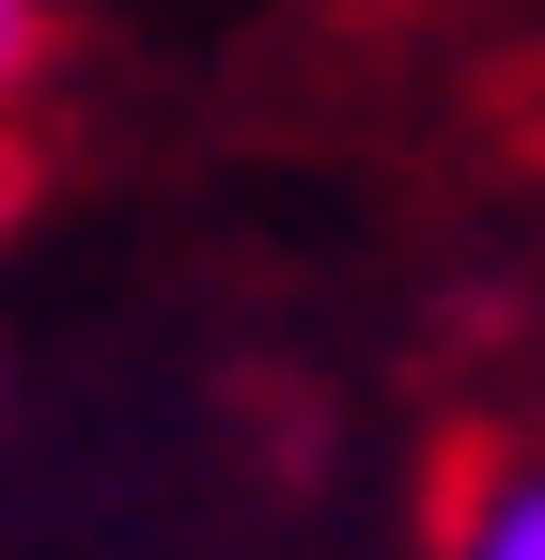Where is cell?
Returning a JSON list of instances; mask_svg holds the SVG:
<instances>
[{
  "instance_id": "1",
  "label": "cell",
  "mask_w": 545,
  "mask_h": 560,
  "mask_svg": "<svg viewBox=\"0 0 545 560\" xmlns=\"http://www.w3.org/2000/svg\"><path fill=\"white\" fill-rule=\"evenodd\" d=\"M452 560H545V467L484 482V499H467V529H452Z\"/></svg>"
},
{
  "instance_id": "2",
  "label": "cell",
  "mask_w": 545,
  "mask_h": 560,
  "mask_svg": "<svg viewBox=\"0 0 545 560\" xmlns=\"http://www.w3.org/2000/svg\"><path fill=\"white\" fill-rule=\"evenodd\" d=\"M32 62H47V0H0V94H32Z\"/></svg>"
},
{
  "instance_id": "3",
  "label": "cell",
  "mask_w": 545,
  "mask_h": 560,
  "mask_svg": "<svg viewBox=\"0 0 545 560\" xmlns=\"http://www.w3.org/2000/svg\"><path fill=\"white\" fill-rule=\"evenodd\" d=\"M0 219H16V156H0Z\"/></svg>"
}]
</instances>
